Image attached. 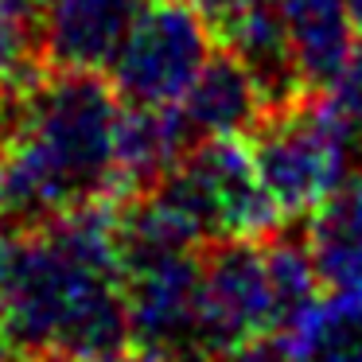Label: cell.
Wrapping results in <instances>:
<instances>
[{
    "label": "cell",
    "instance_id": "6da1fadb",
    "mask_svg": "<svg viewBox=\"0 0 362 362\" xmlns=\"http://www.w3.org/2000/svg\"><path fill=\"white\" fill-rule=\"evenodd\" d=\"M0 343L20 362L133 354L117 199L32 226H0Z\"/></svg>",
    "mask_w": 362,
    "mask_h": 362
},
{
    "label": "cell",
    "instance_id": "7a4b0ae2",
    "mask_svg": "<svg viewBox=\"0 0 362 362\" xmlns=\"http://www.w3.org/2000/svg\"><path fill=\"white\" fill-rule=\"evenodd\" d=\"M125 98L105 71L43 63L0 94V226H32L117 195Z\"/></svg>",
    "mask_w": 362,
    "mask_h": 362
},
{
    "label": "cell",
    "instance_id": "3957f363",
    "mask_svg": "<svg viewBox=\"0 0 362 362\" xmlns=\"http://www.w3.org/2000/svg\"><path fill=\"white\" fill-rule=\"evenodd\" d=\"M257 175L284 218H308L358 160L362 144L323 90L265 105L245 133Z\"/></svg>",
    "mask_w": 362,
    "mask_h": 362
},
{
    "label": "cell",
    "instance_id": "277c9868",
    "mask_svg": "<svg viewBox=\"0 0 362 362\" xmlns=\"http://www.w3.org/2000/svg\"><path fill=\"white\" fill-rule=\"evenodd\" d=\"M214 28L183 0H148L129 28L110 78L129 105H175L203 74Z\"/></svg>",
    "mask_w": 362,
    "mask_h": 362
},
{
    "label": "cell",
    "instance_id": "5b68a950",
    "mask_svg": "<svg viewBox=\"0 0 362 362\" xmlns=\"http://www.w3.org/2000/svg\"><path fill=\"white\" fill-rule=\"evenodd\" d=\"M199 323L206 362L230 346L281 331V300L265 238H218L203 245Z\"/></svg>",
    "mask_w": 362,
    "mask_h": 362
},
{
    "label": "cell",
    "instance_id": "8992f818",
    "mask_svg": "<svg viewBox=\"0 0 362 362\" xmlns=\"http://www.w3.org/2000/svg\"><path fill=\"white\" fill-rule=\"evenodd\" d=\"M148 0H47L40 12L43 63L110 71Z\"/></svg>",
    "mask_w": 362,
    "mask_h": 362
},
{
    "label": "cell",
    "instance_id": "52a82bcc",
    "mask_svg": "<svg viewBox=\"0 0 362 362\" xmlns=\"http://www.w3.org/2000/svg\"><path fill=\"white\" fill-rule=\"evenodd\" d=\"M265 90L257 86L253 71L242 63L234 47L218 40L195 86L175 102V113H180L191 144H199L211 136H245L253 121L265 113Z\"/></svg>",
    "mask_w": 362,
    "mask_h": 362
},
{
    "label": "cell",
    "instance_id": "ba28073f",
    "mask_svg": "<svg viewBox=\"0 0 362 362\" xmlns=\"http://www.w3.org/2000/svg\"><path fill=\"white\" fill-rule=\"evenodd\" d=\"M304 242L323 288L362 284V152L346 180L308 214Z\"/></svg>",
    "mask_w": 362,
    "mask_h": 362
},
{
    "label": "cell",
    "instance_id": "9c48e42d",
    "mask_svg": "<svg viewBox=\"0 0 362 362\" xmlns=\"http://www.w3.org/2000/svg\"><path fill=\"white\" fill-rule=\"evenodd\" d=\"M43 66L40 16L12 8L0 0V94Z\"/></svg>",
    "mask_w": 362,
    "mask_h": 362
},
{
    "label": "cell",
    "instance_id": "30bf717a",
    "mask_svg": "<svg viewBox=\"0 0 362 362\" xmlns=\"http://www.w3.org/2000/svg\"><path fill=\"white\" fill-rule=\"evenodd\" d=\"M323 94L331 98L335 113L346 121V129H351V133L358 136V144H362V40L354 43V55L346 59L343 74H339Z\"/></svg>",
    "mask_w": 362,
    "mask_h": 362
},
{
    "label": "cell",
    "instance_id": "8fae6325",
    "mask_svg": "<svg viewBox=\"0 0 362 362\" xmlns=\"http://www.w3.org/2000/svg\"><path fill=\"white\" fill-rule=\"evenodd\" d=\"M211 362H292V358H288V351L281 346V339L265 335V339H253V343L230 346V351L214 354Z\"/></svg>",
    "mask_w": 362,
    "mask_h": 362
},
{
    "label": "cell",
    "instance_id": "7c38bea8",
    "mask_svg": "<svg viewBox=\"0 0 362 362\" xmlns=\"http://www.w3.org/2000/svg\"><path fill=\"white\" fill-rule=\"evenodd\" d=\"M183 4H191L195 12H203L206 24L214 28V35H218L222 28H226V20L238 12V4H242V0H183Z\"/></svg>",
    "mask_w": 362,
    "mask_h": 362
},
{
    "label": "cell",
    "instance_id": "4fadbf2b",
    "mask_svg": "<svg viewBox=\"0 0 362 362\" xmlns=\"http://www.w3.org/2000/svg\"><path fill=\"white\" fill-rule=\"evenodd\" d=\"M4 4H12V8L28 12V16H40V12L47 8V0H4Z\"/></svg>",
    "mask_w": 362,
    "mask_h": 362
},
{
    "label": "cell",
    "instance_id": "5bb4252c",
    "mask_svg": "<svg viewBox=\"0 0 362 362\" xmlns=\"http://www.w3.org/2000/svg\"><path fill=\"white\" fill-rule=\"evenodd\" d=\"M346 12H351V24H354V32H358V40H362V0H346Z\"/></svg>",
    "mask_w": 362,
    "mask_h": 362
},
{
    "label": "cell",
    "instance_id": "9a60e30c",
    "mask_svg": "<svg viewBox=\"0 0 362 362\" xmlns=\"http://www.w3.org/2000/svg\"><path fill=\"white\" fill-rule=\"evenodd\" d=\"M32 362H90V358H66V354H47V358H32ZM125 362V358H121Z\"/></svg>",
    "mask_w": 362,
    "mask_h": 362
},
{
    "label": "cell",
    "instance_id": "2e32d148",
    "mask_svg": "<svg viewBox=\"0 0 362 362\" xmlns=\"http://www.w3.org/2000/svg\"><path fill=\"white\" fill-rule=\"evenodd\" d=\"M0 362H20V358H16V354H12L4 343H0Z\"/></svg>",
    "mask_w": 362,
    "mask_h": 362
},
{
    "label": "cell",
    "instance_id": "e0dca14e",
    "mask_svg": "<svg viewBox=\"0 0 362 362\" xmlns=\"http://www.w3.org/2000/svg\"><path fill=\"white\" fill-rule=\"evenodd\" d=\"M125 362H156V358H144V354H129Z\"/></svg>",
    "mask_w": 362,
    "mask_h": 362
}]
</instances>
